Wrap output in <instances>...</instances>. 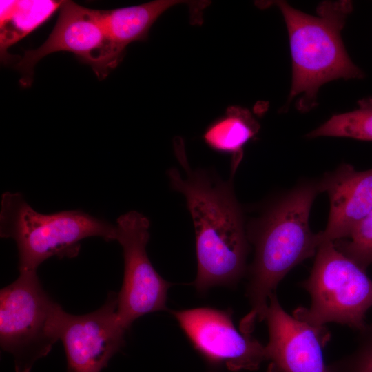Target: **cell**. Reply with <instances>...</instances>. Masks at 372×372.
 <instances>
[{
    "label": "cell",
    "mask_w": 372,
    "mask_h": 372,
    "mask_svg": "<svg viewBox=\"0 0 372 372\" xmlns=\"http://www.w3.org/2000/svg\"><path fill=\"white\" fill-rule=\"evenodd\" d=\"M177 168L167 172L171 187L181 193L192 216L196 237L197 274L194 286L203 293L219 285H234L245 274L249 239L231 180L223 181L203 169H192L180 137L174 140Z\"/></svg>",
    "instance_id": "6da1fadb"
},
{
    "label": "cell",
    "mask_w": 372,
    "mask_h": 372,
    "mask_svg": "<svg viewBox=\"0 0 372 372\" xmlns=\"http://www.w3.org/2000/svg\"><path fill=\"white\" fill-rule=\"evenodd\" d=\"M319 192L318 182L296 187L272 204L247 231L255 255L247 289L251 311L241 321L243 332L251 333L256 322L265 320L269 298L286 274L316 254L320 240L318 233L311 231L309 220Z\"/></svg>",
    "instance_id": "7a4b0ae2"
},
{
    "label": "cell",
    "mask_w": 372,
    "mask_h": 372,
    "mask_svg": "<svg viewBox=\"0 0 372 372\" xmlns=\"http://www.w3.org/2000/svg\"><path fill=\"white\" fill-rule=\"evenodd\" d=\"M284 17L292 62L291 87L287 103L297 98L302 112L317 104V93L324 83L338 79H362L364 72L349 56L341 31L352 12L351 1H324L317 15L301 12L284 1H273Z\"/></svg>",
    "instance_id": "3957f363"
},
{
    "label": "cell",
    "mask_w": 372,
    "mask_h": 372,
    "mask_svg": "<svg viewBox=\"0 0 372 372\" xmlns=\"http://www.w3.org/2000/svg\"><path fill=\"white\" fill-rule=\"evenodd\" d=\"M0 236L15 241L19 273L37 272L51 257H76L85 238L116 240V225L79 210L39 213L21 193L6 192L1 200Z\"/></svg>",
    "instance_id": "277c9868"
},
{
    "label": "cell",
    "mask_w": 372,
    "mask_h": 372,
    "mask_svg": "<svg viewBox=\"0 0 372 372\" xmlns=\"http://www.w3.org/2000/svg\"><path fill=\"white\" fill-rule=\"evenodd\" d=\"M65 311L45 291L37 272H21L0 291V345L16 372H30L59 340Z\"/></svg>",
    "instance_id": "5b68a950"
},
{
    "label": "cell",
    "mask_w": 372,
    "mask_h": 372,
    "mask_svg": "<svg viewBox=\"0 0 372 372\" xmlns=\"http://www.w3.org/2000/svg\"><path fill=\"white\" fill-rule=\"evenodd\" d=\"M310 294L309 309L298 308L293 316L310 325L337 322L362 330L372 307V280L333 242L319 246L309 277L302 283Z\"/></svg>",
    "instance_id": "8992f818"
},
{
    "label": "cell",
    "mask_w": 372,
    "mask_h": 372,
    "mask_svg": "<svg viewBox=\"0 0 372 372\" xmlns=\"http://www.w3.org/2000/svg\"><path fill=\"white\" fill-rule=\"evenodd\" d=\"M149 221L131 211L116 220L117 240L122 247L123 281L117 293V314L127 330L141 316L166 309L170 284L156 271L147 254Z\"/></svg>",
    "instance_id": "52a82bcc"
},
{
    "label": "cell",
    "mask_w": 372,
    "mask_h": 372,
    "mask_svg": "<svg viewBox=\"0 0 372 372\" xmlns=\"http://www.w3.org/2000/svg\"><path fill=\"white\" fill-rule=\"evenodd\" d=\"M60 51L72 52L89 64L99 79L114 68L110 54L103 10L89 9L71 1H62L54 29L43 44L25 52L17 65L24 77L32 79L34 65L45 56Z\"/></svg>",
    "instance_id": "ba28073f"
},
{
    "label": "cell",
    "mask_w": 372,
    "mask_h": 372,
    "mask_svg": "<svg viewBox=\"0 0 372 372\" xmlns=\"http://www.w3.org/2000/svg\"><path fill=\"white\" fill-rule=\"evenodd\" d=\"M172 313L194 347L212 362L231 371L255 370L267 360L265 347L238 331L229 311L198 307Z\"/></svg>",
    "instance_id": "9c48e42d"
},
{
    "label": "cell",
    "mask_w": 372,
    "mask_h": 372,
    "mask_svg": "<svg viewBox=\"0 0 372 372\" xmlns=\"http://www.w3.org/2000/svg\"><path fill=\"white\" fill-rule=\"evenodd\" d=\"M117 293L110 292L102 307L89 313L65 311L60 329L67 372H101L124 346L125 332L117 314Z\"/></svg>",
    "instance_id": "30bf717a"
},
{
    "label": "cell",
    "mask_w": 372,
    "mask_h": 372,
    "mask_svg": "<svg viewBox=\"0 0 372 372\" xmlns=\"http://www.w3.org/2000/svg\"><path fill=\"white\" fill-rule=\"evenodd\" d=\"M265 320L269 331L265 347L270 372H330L322 349L329 339L324 327H316L287 313L275 292L269 298Z\"/></svg>",
    "instance_id": "8fae6325"
},
{
    "label": "cell",
    "mask_w": 372,
    "mask_h": 372,
    "mask_svg": "<svg viewBox=\"0 0 372 372\" xmlns=\"http://www.w3.org/2000/svg\"><path fill=\"white\" fill-rule=\"evenodd\" d=\"M329 198L328 223L318 233L320 244L348 238L372 209V169L358 171L342 165L318 181Z\"/></svg>",
    "instance_id": "7c38bea8"
},
{
    "label": "cell",
    "mask_w": 372,
    "mask_h": 372,
    "mask_svg": "<svg viewBox=\"0 0 372 372\" xmlns=\"http://www.w3.org/2000/svg\"><path fill=\"white\" fill-rule=\"evenodd\" d=\"M187 1L156 0L138 6L103 10L110 58L115 68L123 59L126 47L145 41L150 28L170 8Z\"/></svg>",
    "instance_id": "4fadbf2b"
},
{
    "label": "cell",
    "mask_w": 372,
    "mask_h": 372,
    "mask_svg": "<svg viewBox=\"0 0 372 372\" xmlns=\"http://www.w3.org/2000/svg\"><path fill=\"white\" fill-rule=\"evenodd\" d=\"M259 129V123L247 109L233 106L227 110L224 116L208 127L203 138L214 150L231 154L234 176L242 160L243 147Z\"/></svg>",
    "instance_id": "5bb4252c"
},
{
    "label": "cell",
    "mask_w": 372,
    "mask_h": 372,
    "mask_svg": "<svg viewBox=\"0 0 372 372\" xmlns=\"http://www.w3.org/2000/svg\"><path fill=\"white\" fill-rule=\"evenodd\" d=\"M62 1H1V52L45 22Z\"/></svg>",
    "instance_id": "9a60e30c"
},
{
    "label": "cell",
    "mask_w": 372,
    "mask_h": 372,
    "mask_svg": "<svg viewBox=\"0 0 372 372\" xmlns=\"http://www.w3.org/2000/svg\"><path fill=\"white\" fill-rule=\"evenodd\" d=\"M358 103V108L333 115L307 136L345 137L372 141V98L362 99Z\"/></svg>",
    "instance_id": "2e32d148"
},
{
    "label": "cell",
    "mask_w": 372,
    "mask_h": 372,
    "mask_svg": "<svg viewBox=\"0 0 372 372\" xmlns=\"http://www.w3.org/2000/svg\"><path fill=\"white\" fill-rule=\"evenodd\" d=\"M348 239L333 242L338 249L366 271L372 265V209Z\"/></svg>",
    "instance_id": "e0dca14e"
},
{
    "label": "cell",
    "mask_w": 372,
    "mask_h": 372,
    "mask_svg": "<svg viewBox=\"0 0 372 372\" xmlns=\"http://www.w3.org/2000/svg\"><path fill=\"white\" fill-rule=\"evenodd\" d=\"M359 331L355 350L338 366L342 372H372V323Z\"/></svg>",
    "instance_id": "ac0fdd59"
}]
</instances>
